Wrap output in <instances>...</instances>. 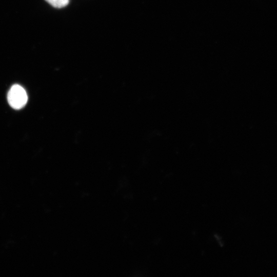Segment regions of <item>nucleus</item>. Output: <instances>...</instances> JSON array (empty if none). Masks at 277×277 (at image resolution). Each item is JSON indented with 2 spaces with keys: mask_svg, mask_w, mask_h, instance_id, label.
Instances as JSON below:
<instances>
[{
  "mask_svg": "<svg viewBox=\"0 0 277 277\" xmlns=\"http://www.w3.org/2000/svg\"><path fill=\"white\" fill-rule=\"evenodd\" d=\"M7 98L9 105L13 108L19 109L23 108L27 103L28 96L23 87L15 84L9 90Z\"/></svg>",
  "mask_w": 277,
  "mask_h": 277,
  "instance_id": "1",
  "label": "nucleus"
},
{
  "mask_svg": "<svg viewBox=\"0 0 277 277\" xmlns=\"http://www.w3.org/2000/svg\"><path fill=\"white\" fill-rule=\"evenodd\" d=\"M49 4L57 8H62L67 6L69 0H46Z\"/></svg>",
  "mask_w": 277,
  "mask_h": 277,
  "instance_id": "2",
  "label": "nucleus"
}]
</instances>
